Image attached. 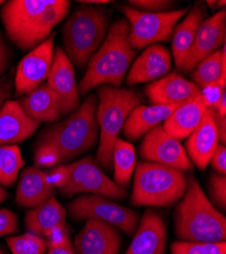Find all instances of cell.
<instances>
[{"mask_svg":"<svg viewBox=\"0 0 226 254\" xmlns=\"http://www.w3.org/2000/svg\"><path fill=\"white\" fill-rule=\"evenodd\" d=\"M70 7L68 0H10L3 4L0 17L12 43L22 50H33L50 37Z\"/></svg>","mask_w":226,"mask_h":254,"instance_id":"1","label":"cell"},{"mask_svg":"<svg viewBox=\"0 0 226 254\" xmlns=\"http://www.w3.org/2000/svg\"><path fill=\"white\" fill-rule=\"evenodd\" d=\"M129 33L126 18H119L110 27L104 43L89 60L87 71L77 84L80 95L86 96L100 86L121 87L136 56L129 44Z\"/></svg>","mask_w":226,"mask_h":254,"instance_id":"2","label":"cell"},{"mask_svg":"<svg viewBox=\"0 0 226 254\" xmlns=\"http://www.w3.org/2000/svg\"><path fill=\"white\" fill-rule=\"evenodd\" d=\"M175 231L181 241H226V219L204 193L193 176L188 178L186 192L175 213Z\"/></svg>","mask_w":226,"mask_h":254,"instance_id":"3","label":"cell"},{"mask_svg":"<svg viewBox=\"0 0 226 254\" xmlns=\"http://www.w3.org/2000/svg\"><path fill=\"white\" fill-rule=\"evenodd\" d=\"M96 106V96L90 95L65 119L44 128L38 137L37 144L52 147L62 164L92 150L98 140Z\"/></svg>","mask_w":226,"mask_h":254,"instance_id":"4","label":"cell"},{"mask_svg":"<svg viewBox=\"0 0 226 254\" xmlns=\"http://www.w3.org/2000/svg\"><path fill=\"white\" fill-rule=\"evenodd\" d=\"M97 98L95 121L99 129V144L95 162L99 168L111 172L116 140L129 114L140 105V100L132 90L112 86L98 87Z\"/></svg>","mask_w":226,"mask_h":254,"instance_id":"5","label":"cell"},{"mask_svg":"<svg viewBox=\"0 0 226 254\" xmlns=\"http://www.w3.org/2000/svg\"><path fill=\"white\" fill-rule=\"evenodd\" d=\"M110 22V13L104 7L82 4L75 9L62 30V49L72 64L78 68L88 65L104 43Z\"/></svg>","mask_w":226,"mask_h":254,"instance_id":"6","label":"cell"},{"mask_svg":"<svg viewBox=\"0 0 226 254\" xmlns=\"http://www.w3.org/2000/svg\"><path fill=\"white\" fill-rule=\"evenodd\" d=\"M183 172L164 165L140 162L134 170L131 203L134 206L170 207L186 192Z\"/></svg>","mask_w":226,"mask_h":254,"instance_id":"7","label":"cell"},{"mask_svg":"<svg viewBox=\"0 0 226 254\" xmlns=\"http://www.w3.org/2000/svg\"><path fill=\"white\" fill-rule=\"evenodd\" d=\"M191 7L166 12H145L124 4L120 10L125 14L130 26L129 44L133 50H139L156 43L169 42L178 22Z\"/></svg>","mask_w":226,"mask_h":254,"instance_id":"8","label":"cell"},{"mask_svg":"<svg viewBox=\"0 0 226 254\" xmlns=\"http://www.w3.org/2000/svg\"><path fill=\"white\" fill-rule=\"evenodd\" d=\"M68 211L76 221L98 220L113 225L128 236H133L139 224L137 211L101 195L82 194L68 203Z\"/></svg>","mask_w":226,"mask_h":254,"instance_id":"9","label":"cell"},{"mask_svg":"<svg viewBox=\"0 0 226 254\" xmlns=\"http://www.w3.org/2000/svg\"><path fill=\"white\" fill-rule=\"evenodd\" d=\"M69 180L60 190L64 196L71 197L75 194L87 193L123 200L128 195L127 190L111 180L90 156L69 164Z\"/></svg>","mask_w":226,"mask_h":254,"instance_id":"10","label":"cell"},{"mask_svg":"<svg viewBox=\"0 0 226 254\" xmlns=\"http://www.w3.org/2000/svg\"><path fill=\"white\" fill-rule=\"evenodd\" d=\"M55 33L19 61L13 78L15 97L36 91L48 78L54 61Z\"/></svg>","mask_w":226,"mask_h":254,"instance_id":"11","label":"cell"},{"mask_svg":"<svg viewBox=\"0 0 226 254\" xmlns=\"http://www.w3.org/2000/svg\"><path fill=\"white\" fill-rule=\"evenodd\" d=\"M139 153L144 162L164 165L181 172H191L194 169L180 140L170 135L162 125L154 127L143 136Z\"/></svg>","mask_w":226,"mask_h":254,"instance_id":"12","label":"cell"},{"mask_svg":"<svg viewBox=\"0 0 226 254\" xmlns=\"http://www.w3.org/2000/svg\"><path fill=\"white\" fill-rule=\"evenodd\" d=\"M47 84L56 96L63 117L68 116L79 107L80 98L74 67L62 47H58L55 51Z\"/></svg>","mask_w":226,"mask_h":254,"instance_id":"13","label":"cell"},{"mask_svg":"<svg viewBox=\"0 0 226 254\" xmlns=\"http://www.w3.org/2000/svg\"><path fill=\"white\" fill-rule=\"evenodd\" d=\"M226 12L225 9L217 11L211 17L204 19L200 25L193 47L184 60L181 71L191 72L200 61L220 50L225 43Z\"/></svg>","mask_w":226,"mask_h":254,"instance_id":"14","label":"cell"},{"mask_svg":"<svg viewBox=\"0 0 226 254\" xmlns=\"http://www.w3.org/2000/svg\"><path fill=\"white\" fill-rule=\"evenodd\" d=\"M122 238L116 227L98 220H87L75 236L76 254H119Z\"/></svg>","mask_w":226,"mask_h":254,"instance_id":"15","label":"cell"},{"mask_svg":"<svg viewBox=\"0 0 226 254\" xmlns=\"http://www.w3.org/2000/svg\"><path fill=\"white\" fill-rule=\"evenodd\" d=\"M126 254H164L167 226L163 218L152 208L145 210Z\"/></svg>","mask_w":226,"mask_h":254,"instance_id":"16","label":"cell"},{"mask_svg":"<svg viewBox=\"0 0 226 254\" xmlns=\"http://www.w3.org/2000/svg\"><path fill=\"white\" fill-rule=\"evenodd\" d=\"M173 59L171 52L160 44L148 46L133 62L127 74V84L155 81L169 74Z\"/></svg>","mask_w":226,"mask_h":254,"instance_id":"17","label":"cell"},{"mask_svg":"<svg viewBox=\"0 0 226 254\" xmlns=\"http://www.w3.org/2000/svg\"><path fill=\"white\" fill-rule=\"evenodd\" d=\"M145 94L151 105H181L199 96L201 89L174 71L151 82Z\"/></svg>","mask_w":226,"mask_h":254,"instance_id":"18","label":"cell"},{"mask_svg":"<svg viewBox=\"0 0 226 254\" xmlns=\"http://www.w3.org/2000/svg\"><path fill=\"white\" fill-rule=\"evenodd\" d=\"M219 144L214 111L208 108L197 128L186 141V151L190 161L200 170H206L210 159Z\"/></svg>","mask_w":226,"mask_h":254,"instance_id":"19","label":"cell"},{"mask_svg":"<svg viewBox=\"0 0 226 254\" xmlns=\"http://www.w3.org/2000/svg\"><path fill=\"white\" fill-rule=\"evenodd\" d=\"M41 122L31 118L18 101H7L0 111V145L16 144L30 138Z\"/></svg>","mask_w":226,"mask_h":254,"instance_id":"20","label":"cell"},{"mask_svg":"<svg viewBox=\"0 0 226 254\" xmlns=\"http://www.w3.org/2000/svg\"><path fill=\"white\" fill-rule=\"evenodd\" d=\"M205 2H196L184 18L177 24L172 36L173 57L177 68L181 71L196 38L197 31L204 19L207 18Z\"/></svg>","mask_w":226,"mask_h":254,"instance_id":"21","label":"cell"},{"mask_svg":"<svg viewBox=\"0 0 226 254\" xmlns=\"http://www.w3.org/2000/svg\"><path fill=\"white\" fill-rule=\"evenodd\" d=\"M55 190L47 180L46 171L36 166L28 167L20 173L15 200L20 206L34 208L53 197Z\"/></svg>","mask_w":226,"mask_h":254,"instance_id":"22","label":"cell"},{"mask_svg":"<svg viewBox=\"0 0 226 254\" xmlns=\"http://www.w3.org/2000/svg\"><path fill=\"white\" fill-rule=\"evenodd\" d=\"M180 105H139L129 114L123 126L124 136L130 140H138L154 127L166 121Z\"/></svg>","mask_w":226,"mask_h":254,"instance_id":"23","label":"cell"},{"mask_svg":"<svg viewBox=\"0 0 226 254\" xmlns=\"http://www.w3.org/2000/svg\"><path fill=\"white\" fill-rule=\"evenodd\" d=\"M208 110L202 95L180 105L172 115L163 122L162 128L178 140L190 136L197 128Z\"/></svg>","mask_w":226,"mask_h":254,"instance_id":"24","label":"cell"},{"mask_svg":"<svg viewBox=\"0 0 226 254\" xmlns=\"http://www.w3.org/2000/svg\"><path fill=\"white\" fill-rule=\"evenodd\" d=\"M18 102L31 118L41 123L57 122L63 117L60 104L47 82L41 84L36 91L24 96Z\"/></svg>","mask_w":226,"mask_h":254,"instance_id":"25","label":"cell"},{"mask_svg":"<svg viewBox=\"0 0 226 254\" xmlns=\"http://www.w3.org/2000/svg\"><path fill=\"white\" fill-rule=\"evenodd\" d=\"M65 223L66 209L54 196L30 209L25 218L28 232L44 238L53 228Z\"/></svg>","mask_w":226,"mask_h":254,"instance_id":"26","label":"cell"},{"mask_svg":"<svg viewBox=\"0 0 226 254\" xmlns=\"http://www.w3.org/2000/svg\"><path fill=\"white\" fill-rule=\"evenodd\" d=\"M112 166L114 182L125 189L129 186L136 167L135 147L131 142L118 137L113 149Z\"/></svg>","mask_w":226,"mask_h":254,"instance_id":"27","label":"cell"},{"mask_svg":"<svg viewBox=\"0 0 226 254\" xmlns=\"http://www.w3.org/2000/svg\"><path fill=\"white\" fill-rule=\"evenodd\" d=\"M191 76L200 89L209 86L221 78H226L225 45L221 50L200 61L191 71Z\"/></svg>","mask_w":226,"mask_h":254,"instance_id":"28","label":"cell"},{"mask_svg":"<svg viewBox=\"0 0 226 254\" xmlns=\"http://www.w3.org/2000/svg\"><path fill=\"white\" fill-rule=\"evenodd\" d=\"M25 166L26 161L16 144L0 145V185L13 186Z\"/></svg>","mask_w":226,"mask_h":254,"instance_id":"29","label":"cell"},{"mask_svg":"<svg viewBox=\"0 0 226 254\" xmlns=\"http://www.w3.org/2000/svg\"><path fill=\"white\" fill-rule=\"evenodd\" d=\"M6 243L12 254H45L48 249L44 237L32 234L30 232L23 235L7 237Z\"/></svg>","mask_w":226,"mask_h":254,"instance_id":"30","label":"cell"},{"mask_svg":"<svg viewBox=\"0 0 226 254\" xmlns=\"http://www.w3.org/2000/svg\"><path fill=\"white\" fill-rule=\"evenodd\" d=\"M172 254H226V241L189 242L176 241L172 245Z\"/></svg>","mask_w":226,"mask_h":254,"instance_id":"31","label":"cell"},{"mask_svg":"<svg viewBox=\"0 0 226 254\" xmlns=\"http://www.w3.org/2000/svg\"><path fill=\"white\" fill-rule=\"evenodd\" d=\"M209 193L214 203L225 210L226 206V175L213 173L209 179Z\"/></svg>","mask_w":226,"mask_h":254,"instance_id":"32","label":"cell"},{"mask_svg":"<svg viewBox=\"0 0 226 254\" xmlns=\"http://www.w3.org/2000/svg\"><path fill=\"white\" fill-rule=\"evenodd\" d=\"M35 166L38 168H53L58 165H62L59 155L55 150L48 145L36 144L35 147Z\"/></svg>","mask_w":226,"mask_h":254,"instance_id":"33","label":"cell"},{"mask_svg":"<svg viewBox=\"0 0 226 254\" xmlns=\"http://www.w3.org/2000/svg\"><path fill=\"white\" fill-rule=\"evenodd\" d=\"M128 3L135 9L152 13L171 11L175 5V2L170 0H130Z\"/></svg>","mask_w":226,"mask_h":254,"instance_id":"34","label":"cell"},{"mask_svg":"<svg viewBox=\"0 0 226 254\" xmlns=\"http://www.w3.org/2000/svg\"><path fill=\"white\" fill-rule=\"evenodd\" d=\"M225 84H226V78H221L218 81L209 84V86L201 89V95L207 104L208 108L213 109L215 106L220 101L222 95L225 91Z\"/></svg>","mask_w":226,"mask_h":254,"instance_id":"35","label":"cell"},{"mask_svg":"<svg viewBox=\"0 0 226 254\" xmlns=\"http://www.w3.org/2000/svg\"><path fill=\"white\" fill-rule=\"evenodd\" d=\"M18 230V217L14 211L7 208H0V237L16 234Z\"/></svg>","mask_w":226,"mask_h":254,"instance_id":"36","label":"cell"},{"mask_svg":"<svg viewBox=\"0 0 226 254\" xmlns=\"http://www.w3.org/2000/svg\"><path fill=\"white\" fill-rule=\"evenodd\" d=\"M48 182L55 188V189H62L69 180L70 170H69V164L67 165H58L53 167L50 171L46 172Z\"/></svg>","mask_w":226,"mask_h":254,"instance_id":"37","label":"cell"},{"mask_svg":"<svg viewBox=\"0 0 226 254\" xmlns=\"http://www.w3.org/2000/svg\"><path fill=\"white\" fill-rule=\"evenodd\" d=\"M45 239L47 241L48 248L60 247L71 241L70 232L66 223L53 228L45 236Z\"/></svg>","mask_w":226,"mask_h":254,"instance_id":"38","label":"cell"},{"mask_svg":"<svg viewBox=\"0 0 226 254\" xmlns=\"http://www.w3.org/2000/svg\"><path fill=\"white\" fill-rule=\"evenodd\" d=\"M13 72L4 74L0 77V111H1L3 105L10 100L13 93Z\"/></svg>","mask_w":226,"mask_h":254,"instance_id":"39","label":"cell"},{"mask_svg":"<svg viewBox=\"0 0 226 254\" xmlns=\"http://www.w3.org/2000/svg\"><path fill=\"white\" fill-rule=\"evenodd\" d=\"M209 164L219 174H226V147L224 144H218L214 151Z\"/></svg>","mask_w":226,"mask_h":254,"instance_id":"40","label":"cell"},{"mask_svg":"<svg viewBox=\"0 0 226 254\" xmlns=\"http://www.w3.org/2000/svg\"><path fill=\"white\" fill-rule=\"evenodd\" d=\"M11 64V52L0 32V77L7 73Z\"/></svg>","mask_w":226,"mask_h":254,"instance_id":"41","label":"cell"},{"mask_svg":"<svg viewBox=\"0 0 226 254\" xmlns=\"http://www.w3.org/2000/svg\"><path fill=\"white\" fill-rule=\"evenodd\" d=\"M214 119H215L217 131H218L219 143L225 145V142H226V116H220L214 112Z\"/></svg>","mask_w":226,"mask_h":254,"instance_id":"42","label":"cell"},{"mask_svg":"<svg viewBox=\"0 0 226 254\" xmlns=\"http://www.w3.org/2000/svg\"><path fill=\"white\" fill-rule=\"evenodd\" d=\"M47 254H76L72 242L69 241L68 243L55 248H49Z\"/></svg>","mask_w":226,"mask_h":254,"instance_id":"43","label":"cell"},{"mask_svg":"<svg viewBox=\"0 0 226 254\" xmlns=\"http://www.w3.org/2000/svg\"><path fill=\"white\" fill-rule=\"evenodd\" d=\"M79 3H82V4H87V5H101V4H107V3H110L112 1H109V0H80V1H78Z\"/></svg>","mask_w":226,"mask_h":254,"instance_id":"44","label":"cell"},{"mask_svg":"<svg viewBox=\"0 0 226 254\" xmlns=\"http://www.w3.org/2000/svg\"><path fill=\"white\" fill-rule=\"evenodd\" d=\"M7 197H8L7 191L1 185H0V204H1L3 201H5Z\"/></svg>","mask_w":226,"mask_h":254,"instance_id":"45","label":"cell"},{"mask_svg":"<svg viewBox=\"0 0 226 254\" xmlns=\"http://www.w3.org/2000/svg\"><path fill=\"white\" fill-rule=\"evenodd\" d=\"M225 5H226V1H224V0H222V1H216L215 9L216 8H220V7H224Z\"/></svg>","mask_w":226,"mask_h":254,"instance_id":"46","label":"cell"},{"mask_svg":"<svg viewBox=\"0 0 226 254\" xmlns=\"http://www.w3.org/2000/svg\"><path fill=\"white\" fill-rule=\"evenodd\" d=\"M0 254H7L6 249L1 244H0Z\"/></svg>","mask_w":226,"mask_h":254,"instance_id":"47","label":"cell"},{"mask_svg":"<svg viewBox=\"0 0 226 254\" xmlns=\"http://www.w3.org/2000/svg\"><path fill=\"white\" fill-rule=\"evenodd\" d=\"M4 3V1H2V0H0V5H2Z\"/></svg>","mask_w":226,"mask_h":254,"instance_id":"48","label":"cell"}]
</instances>
